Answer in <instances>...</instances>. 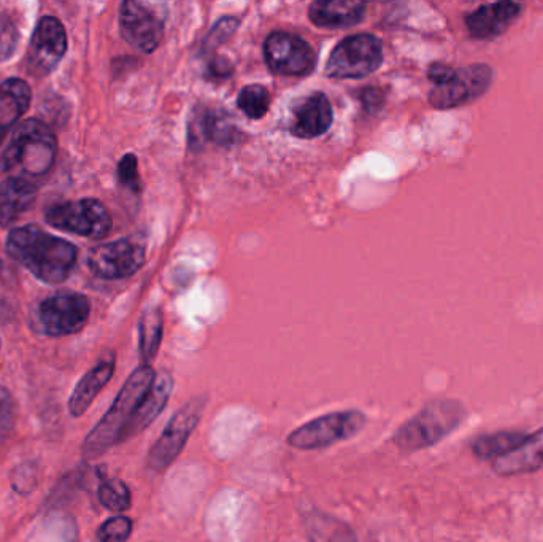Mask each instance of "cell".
Masks as SVG:
<instances>
[{"label": "cell", "instance_id": "1", "mask_svg": "<svg viewBox=\"0 0 543 542\" xmlns=\"http://www.w3.org/2000/svg\"><path fill=\"white\" fill-rule=\"evenodd\" d=\"M8 255L45 283H61L77 263L75 245L53 236L39 226L13 229L7 241Z\"/></svg>", "mask_w": 543, "mask_h": 542}, {"label": "cell", "instance_id": "2", "mask_svg": "<svg viewBox=\"0 0 543 542\" xmlns=\"http://www.w3.org/2000/svg\"><path fill=\"white\" fill-rule=\"evenodd\" d=\"M155 380L156 372L151 366L142 364L139 369L132 372L107 414L86 436L83 447H81V452L86 460L101 457L108 449H112L118 442H121L124 431L131 423L143 398L148 395L151 387L155 384Z\"/></svg>", "mask_w": 543, "mask_h": 542}, {"label": "cell", "instance_id": "3", "mask_svg": "<svg viewBox=\"0 0 543 542\" xmlns=\"http://www.w3.org/2000/svg\"><path fill=\"white\" fill-rule=\"evenodd\" d=\"M466 419L467 409L458 399H434L393 434L394 446L409 453L429 449Z\"/></svg>", "mask_w": 543, "mask_h": 542}, {"label": "cell", "instance_id": "4", "mask_svg": "<svg viewBox=\"0 0 543 542\" xmlns=\"http://www.w3.org/2000/svg\"><path fill=\"white\" fill-rule=\"evenodd\" d=\"M58 142L47 124L26 120L13 131L12 140L0 156V174L21 169L24 174L39 177L53 166Z\"/></svg>", "mask_w": 543, "mask_h": 542}, {"label": "cell", "instance_id": "5", "mask_svg": "<svg viewBox=\"0 0 543 542\" xmlns=\"http://www.w3.org/2000/svg\"><path fill=\"white\" fill-rule=\"evenodd\" d=\"M366 423V414L356 409L331 412L299 426L289 434L286 442L289 447L297 450L326 449L337 442L355 438Z\"/></svg>", "mask_w": 543, "mask_h": 542}, {"label": "cell", "instance_id": "6", "mask_svg": "<svg viewBox=\"0 0 543 542\" xmlns=\"http://www.w3.org/2000/svg\"><path fill=\"white\" fill-rule=\"evenodd\" d=\"M208 398L205 395L194 396L185 406L175 412L174 417L167 423L155 446L148 453L147 465L151 471L162 473L166 471L178 455L185 449L186 442L201 422L207 407Z\"/></svg>", "mask_w": 543, "mask_h": 542}, {"label": "cell", "instance_id": "7", "mask_svg": "<svg viewBox=\"0 0 543 542\" xmlns=\"http://www.w3.org/2000/svg\"><path fill=\"white\" fill-rule=\"evenodd\" d=\"M382 62V40L370 34L351 35L332 51L326 64V75L339 80H358L374 74Z\"/></svg>", "mask_w": 543, "mask_h": 542}, {"label": "cell", "instance_id": "8", "mask_svg": "<svg viewBox=\"0 0 543 542\" xmlns=\"http://www.w3.org/2000/svg\"><path fill=\"white\" fill-rule=\"evenodd\" d=\"M47 221L67 233L101 241L112 229V217L104 204L96 199L58 204L48 209Z\"/></svg>", "mask_w": 543, "mask_h": 542}, {"label": "cell", "instance_id": "9", "mask_svg": "<svg viewBox=\"0 0 543 542\" xmlns=\"http://www.w3.org/2000/svg\"><path fill=\"white\" fill-rule=\"evenodd\" d=\"M494 72L488 64H472V66L456 69L455 75L445 85L434 86L429 94V102L434 109H458L470 102L477 101L493 83Z\"/></svg>", "mask_w": 543, "mask_h": 542}, {"label": "cell", "instance_id": "10", "mask_svg": "<svg viewBox=\"0 0 543 542\" xmlns=\"http://www.w3.org/2000/svg\"><path fill=\"white\" fill-rule=\"evenodd\" d=\"M91 314L86 296L64 293L45 299L37 310V323L42 333L51 337L69 336L85 328Z\"/></svg>", "mask_w": 543, "mask_h": 542}, {"label": "cell", "instance_id": "11", "mask_svg": "<svg viewBox=\"0 0 543 542\" xmlns=\"http://www.w3.org/2000/svg\"><path fill=\"white\" fill-rule=\"evenodd\" d=\"M145 263V245L134 239H120L97 245L88 256V266L97 277L107 280L126 279Z\"/></svg>", "mask_w": 543, "mask_h": 542}, {"label": "cell", "instance_id": "12", "mask_svg": "<svg viewBox=\"0 0 543 542\" xmlns=\"http://www.w3.org/2000/svg\"><path fill=\"white\" fill-rule=\"evenodd\" d=\"M267 66L277 75L301 77L315 67V53L309 43L289 32H274L264 43Z\"/></svg>", "mask_w": 543, "mask_h": 542}, {"label": "cell", "instance_id": "13", "mask_svg": "<svg viewBox=\"0 0 543 542\" xmlns=\"http://www.w3.org/2000/svg\"><path fill=\"white\" fill-rule=\"evenodd\" d=\"M67 51L66 29L53 16H43L37 24L27 51V67L35 77H43L56 69Z\"/></svg>", "mask_w": 543, "mask_h": 542}, {"label": "cell", "instance_id": "14", "mask_svg": "<svg viewBox=\"0 0 543 542\" xmlns=\"http://www.w3.org/2000/svg\"><path fill=\"white\" fill-rule=\"evenodd\" d=\"M120 29L123 39L142 53H153L164 35V26L158 16L134 0L121 4Z\"/></svg>", "mask_w": 543, "mask_h": 542}, {"label": "cell", "instance_id": "15", "mask_svg": "<svg viewBox=\"0 0 543 542\" xmlns=\"http://www.w3.org/2000/svg\"><path fill=\"white\" fill-rule=\"evenodd\" d=\"M523 5L512 0L480 5L464 16V24L470 37L477 40H494L501 37L521 15Z\"/></svg>", "mask_w": 543, "mask_h": 542}, {"label": "cell", "instance_id": "16", "mask_svg": "<svg viewBox=\"0 0 543 542\" xmlns=\"http://www.w3.org/2000/svg\"><path fill=\"white\" fill-rule=\"evenodd\" d=\"M332 120L334 115L326 94L313 93L294 109L291 132L299 139H315L331 128Z\"/></svg>", "mask_w": 543, "mask_h": 542}, {"label": "cell", "instance_id": "17", "mask_svg": "<svg viewBox=\"0 0 543 542\" xmlns=\"http://www.w3.org/2000/svg\"><path fill=\"white\" fill-rule=\"evenodd\" d=\"M543 466V428L526 436L515 449L493 461L494 473L499 476H518L534 473Z\"/></svg>", "mask_w": 543, "mask_h": 542}, {"label": "cell", "instance_id": "18", "mask_svg": "<svg viewBox=\"0 0 543 542\" xmlns=\"http://www.w3.org/2000/svg\"><path fill=\"white\" fill-rule=\"evenodd\" d=\"M172 388H174V379H172L169 372L164 371L159 376H156L155 384L151 387L148 395L143 398L139 409L135 411L131 423H129L128 428L124 431L121 442L134 438L137 434L142 433L143 430H147L148 426L158 419L159 414L164 411L170 395H172Z\"/></svg>", "mask_w": 543, "mask_h": 542}, {"label": "cell", "instance_id": "19", "mask_svg": "<svg viewBox=\"0 0 543 542\" xmlns=\"http://www.w3.org/2000/svg\"><path fill=\"white\" fill-rule=\"evenodd\" d=\"M113 374H115V357L113 355H108L107 358L99 361L91 371L86 372L70 396V415L81 417L85 414L96 396L102 392V388L112 380Z\"/></svg>", "mask_w": 543, "mask_h": 542}, {"label": "cell", "instance_id": "20", "mask_svg": "<svg viewBox=\"0 0 543 542\" xmlns=\"http://www.w3.org/2000/svg\"><path fill=\"white\" fill-rule=\"evenodd\" d=\"M366 4L350 0L334 2H313L309 8V18L318 28L343 29L355 26L364 20Z\"/></svg>", "mask_w": 543, "mask_h": 542}, {"label": "cell", "instance_id": "21", "mask_svg": "<svg viewBox=\"0 0 543 542\" xmlns=\"http://www.w3.org/2000/svg\"><path fill=\"white\" fill-rule=\"evenodd\" d=\"M37 198L34 183L20 177H12L0 185V226L13 225L26 210L31 209Z\"/></svg>", "mask_w": 543, "mask_h": 542}, {"label": "cell", "instance_id": "22", "mask_svg": "<svg viewBox=\"0 0 543 542\" xmlns=\"http://www.w3.org/2000/svg\"><path fill=\"white\" fill-rule=\"evenodd\" d=\"M31 99V88L21 78L0 83V126L5 131L29 110Z\"/></svg>", "mask_w": 543, "mask_h": 542}, {"label": "cell", "instance_id": "23", "mask_svg": "<svg viewBox=\"0 0 543 542\" xmlns=\"http://www.w3.org/2000/svg\"><path fill=\"white\" fill-rule=\"evenodd\" d=\"M310 542H358L355 531L331 515L312 512L305 515Z\"/></svg>", "mask_w": 543, "mask_h": 542}, {"label": "cell", "instance_id": "24", "mask_svg": "<svg viewBox=\"0 0 543 542\" xmlns=\"http://www.w3.org/2000/svg\"><path fill=\"white\" fill-rule=\"evenodd\" d=\"M524 438L526 434L521 431H497V433L478 436L472 442L470 449L478 460H493V458L496 460L515 449Z\"/></svg>", "mask_w": 543, "mask_h": 542}, {"label": "cell", "instance_id": "25", "mask_svg": "<svg viewBox=\"0 0 543 542\" xmlns=\"http://www.w3.org/2000/svg\"><path fill=\"white\" fill-rule=\"evenodd\" d=\"M162 339V315L159 310H150L140 320V358L145 366H151L158 353Z\"/></svg>", "mask_w": 543, "mask_h": 542}, {"label": "cell", "instance_id": "26", "mask_svg": "<svg viewBox=\"0 0 543 542\" xmlns=\"http://www.w3.org/2000/svg\"><path fill=\"white\" fill-rule=\"evenodd\" d=\"M97 498L99 503L108 509L110 512H126L131 509L132 495L128 485L124 484L121 479H108V477H101V485L97 490Z\"/></svg>", "mask_w": 543, "mask_h": 542}, {"label": "cell", "instance_id": "27", "mask_svg": "<svg viewBox=\"0 0 543 542\" xmlns=\"http://www.w3.org/2000/svg\"><path fill=\"white\" fill-rule=\"evenodd\" d=\"M205 137L215 144H232L237 136V129L228 115L220 110H208L201 121Z\"/></svg>", "mask_w": 543, "mask_h": 542}, {"label": "cell", "instance_id": "28", "mask_svg": "<svg viewBox=\"0 0 543 542\" xmlns=\"http://www.w3.org/2000/svg\"><path fill=\"white\" fill-rule=\"evenodd\" d=\"M237 105L248 118L259 120L269 112L270 94L264 86H245L237 97Z\"/></svg>", "mask_w": 543, "mask_h": 542}, {"label": "cell", "instance_id": "29", "mask_svg": "<svg viewBox=\"0 0 543 542\" xmlns=\"http://www.w3.org/2000/svg\"><path fill=\"white\" fill-rule=\"evenodd\" d=\"M132 535V520L126 515H115L105 520L97 530L99 542H126Z\"/></svg>", "mask_w": 543, "mask_h": 542}, {"label": "cell", "instance_id": "30", "mask_svg": "<svg viewBox=\"0 0 543 542\" xmlns=\"http://www.w3.org/2000/svg\"><path fill=\"white\" fill-rule=\"evenodd\" d=\"M16 423V403L12 393L0 385V446L12 434Z\"/></svg>", "mask_w": 543, "mask_h": 542}, {"label": "cell", "instance_id": "31", "mask_svg": "<svg viewBox=\"0 0 543 542\" xmlns=\"http://www.w3.org/2000/svg\"><path fill=\"white\" fill-rule=\"evenodd\" d=\"M139 164L134 155H126L118 164V179L123 186L134 193H140L142 182H140Z\"/></svg>", "mask_w": 543, "mask_h": 542}, {"label": "cell", "instance_id": "32", "mask_svg": "<svg viewBox=\"0 0 543 542\" xmlns=\"http://www.w3.org/2000/svg\"><path fill=\"white\" fill-rule=\"evenodd\" d=\"M18 43V31L7 16L0 15V62L10 58Z\"/></svg>", "mask_w": 543, "mask_h": 542}, {"label": "cell", "instance_id": "33", "mask_svg": "<svg viewBox=\"0 0 543 542\" xmlns=\"http://www.w3.org/2000/svg\"><path fill=\"white\" fill-rule=\"evenodd\" d=\"M237 28H239V20H235V18H223V20L216 24L215 28L212 29V32L207 35L205 47H208V50H212L213 47H218L220 43L226 42V40L237 31Z\"/></svg>", "mask_w": 543, "mask_h": 542}, {"label": "cell", "instance_id": "34", "mask_svg": "<svg viewBox=\"0 0 543 542\" xmlns=\"http://www.w3.org/2000/svg\"><path fill=\"white\" fill-rule=\"evenodd\" d=\"M455 67L448 66V64H442V62H436L432 64L428 70V77L432 83L436 86L445 85L450 82L451 77L455 75Z\"/></svg>", "mask_w": 543, "mask_h": 542}, {"label": "cell", "instance_id": "35", "mask_svg": "<svg viewBox=\"0 0 543 542\" xmlns=\"http://www.w3.org/2000/svg\"><path fill=\"white\" fill-rule=\"evenodd\" d=\"M208 72L213 77L228 78L232 74V64L229 59L223 58V56H216L212 61L208 62Z\"/></svg>", "mask_w": 543, "mask_h": 542}, {"label": "cell", "instance_id": "36", "mask_svg": "<svg viewBox=\"0 0 543 542\" xmlns=\"http://www.w3.org/2000/svg\"><path fill=\"white\" fill-rule=\"evenodd\" d=\"M5 136V129L0 126V144H2V140H4Z\"/></svg>", "mask_w": 543, "mask_h": 542}]
</instances>
